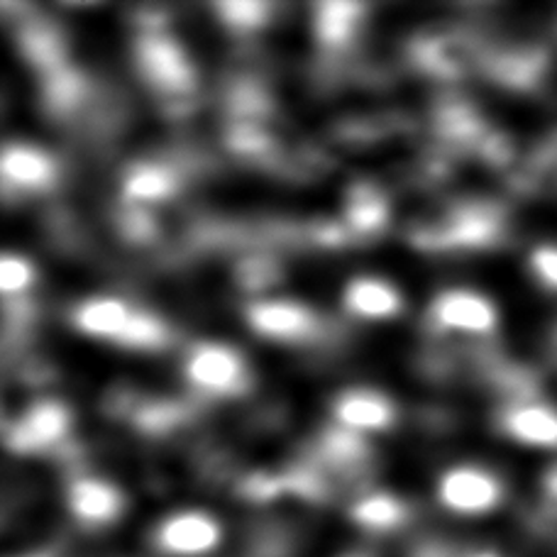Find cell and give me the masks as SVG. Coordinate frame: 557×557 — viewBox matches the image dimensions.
<instances>
[{
	"label": "cell",
	"instance_id": "cell-1",
	"mask_svg": "<svg viewBox=\"0 0 557 557\" xmlns=\"http://www.w3.org/2000/svg\"><path fill=\"white\" fill-rule=\"evenodd\" d=\"M137 69L149 86L162 94H186L196 84V69L184 47L162 33L145 35L135 45Z\"/></svg>",
	"mask_w": 557,
	"mask_h": 557
},
{
	"label": "cell",
	"instance_id": "cell-5",
	"mask_svg": "<svg viewBox=\"0 0 557 557\" xmlns=\"http://www.w3.org/2000/svg\"><path fill=\"white\" fill-rule=\"evenodd\" d=\"M72 428V413L62 401L45 399L17 418L8 431V443L15 453H42L59 445Z\"/></svg>",
	"mask_w": 557,
	"mask_h": 557
},
{
	"label": "cell",
	"instance_id": "cell-8",
	"mask_svg": "<svg viewBox=\"0 0 557 557\" xmlns=\"http://www.w3.org/2000/svg\"><path fill=\"white\" fill-rule=\"evenodd\" d=\"M69 511L86 529H103L121 519L125 499L115 484L101 476H82L69 486Z\"/></svg>",
	"mask_w": 557,
	"mask_h": 557
},
{
	"label": "cell",
	"instance_id": "cell-22",
	"mask_svg": "<svg viewBox=\"0 0 557 557\" xmlns=\"http://www.w3.org/2000/svg\"><path fill=\"white\" fill-rule=\"evenodd\" d=\"M35 282V267L20 255H3L0 262V288L5 296L23 294Z\"/></svg>",
	"mask_w": 557,
	"mask_h": 557
},
{
	"label": "cell",
	"instance_id": "cell-23",
	"mask_svg": "<svg viewBox=\"0 0 557 557\" xmlns=\"http://www.w3.org/2000/svg\"><path fill=\"white\" fill-rule=\"evenodd\" d=\"M531 270L535 278L550 292H557V247L541 245L531 255Z\"/></svg>",
	"mask_w": 557,
	"mask_h": 557
},
{
	"label": "cell",
	"instance_id": "cell-16",
	"mask_svg": "<svg viewBox=\"0 0 557 557\" xmlns=\"http://www.w3.org/2000/svg\"><path fill=\"white\" fill-rule=\"evenodd\" d=\"M409 509L401 499H396L389 492H374L362 496L352 506V521L370 531H394L406 521Z\"/></svg>",
	"mask_w": 557,
	"mask_h": 557
},
{
	"label": "cell",
	"instance_id": "cell-18",
	"mask_svg": "<svg viewBox=\"0 0 557 557\" xmlns=\"http://www.w3.org/2000/svg\"><path fill=\"white\" fill-rule=\"evenodd\" d=\"M496 235H499V221H496V215H492L486 208L472 206L453 218L447 240L455 245L480 247L490 245Z\"/></svg>",
	"mask_w": 557,
	"mask_h": 557
},
{
	"label": "cell",
	"instance_id": "cell-2",
	"mask_svg": "<svg viewBox=\"0 0 557 557\" xmlns=\"http://www.w3.org/2000/svg\"><path fill=\"white\" fill-rule=\"evenodd\" d=\"M184 372L196 389L218 396L240 394L250 384V372H247L243 355L221 343H203L194 347Z\"/></svg>",
	"mask_w": 557,
	"mask_h": 557
},
{
	"label": "cell",
	"instance_id": "cell-13",
	"mask_svg": "<svg viewBox=\"0 0 557 557\" xmlns=\"http://www.w3.org/2000/svg\"><path fill=\"white\" fill-rule=\"evenodd\" d=\"M504 431L531 447H557V411L545 404L511 406L504 416Z\"/></svg>",
	"mask_w": 557,
	"mask_h": 557
},
{
	"label": "cell",
	"instance_id": "cell-9",
	"mask_svg": "<svg viewBox=\"0 0 557 557\" xmlns=\"http://www.w3.org/2000/svg\"><path fill=\"white\" fill-rule=\"evenodd\" d=\"M0 172L8 186L20 191H47L57 182V162L39 147L13 143L5 145Z\"/></svg>",
	"mask_w": 557,
	"mask_h": 557
},
{
	"label": "cell",
	"instance_id": "cell-3",
	"mask_svg": "<svg viewBox=\"0 0 557 557\" xmlns=\"http://www.w3.org/2000/svg\"><path fill=\"white\" fill-rule=\"evenodd\" d=\"M437 499L447 511L460 516L490 513L504 499V486L496 474L474 465H460L447 470L437 482Z\"/></svg>",
	"mask_w": 557,
	"mask_h": 557
},
{
	"label": "cell",
	"instance_id": "cell-28",
	"mask_svg": "<svg viewBox=\"0 0 557 557\" xmlns=\"http://www.w3.org/2000/svg\"><path fill=\"white\" fill-rule=\"evenodd\" d=\"M27 557H42V555H27Z\"/></svg>",
	"mask_w": 557,
	"mask_h": 557
},
{
	"label": "cell",
	"instance_id": "cell-20",
	"mask_svg": "<svg viewBox=\"0 0 557 557\" xmlns=\"http://www.w3.org/2000/svg\"><path fill=\"white\" fill-rule=\"evenodd\" d=\"M169 343L166 325L157 315L147 311H137L131 331L123 337L125 347H137V350H157Z\"/></svg>",
	"mask_w": 557,
	"mask_h": 557
},
{
	"label": "cell",
	"instance_id": "cell-19",
	"mask_svg": "<svg viewBox=\"0 0 557 557\" xmlns=\"http://www.w3.org/2000/svg\"><path fill=\"white\" fill-rule=\"evenodd\" d=\"M270 3H250V0H231V3H218L215 13L223 23L235 33H255L267 25L272 15Z\"/></svg>",
	"mask_w": 557,
	"mask_h": 557
},
{
	"label": "cell",
	"instance_id": "cell-11",
	"mask_svg": "<svg viewBox=\"0 0 557 557\" xmlns=\"http://www.w3.org/2000/svg\"><path fill=\"white\" fill-rule=\"evenodd\" d=\"M337 423L352 433L384 431L394 423V404L389 396L374 389H347L333 404Z\"/></svg>",
	"mask_w": 557,
	"mask_h": 557
},
{
	"label": "cell",
	"instance_id": "cell-17",
	"mask_svg": "<svg viewBox=\"0 0 557 557\" xmlns=\"http://www.w3.org/2000/svg\"><path fill=\"white\" fill-rule=\"evenodd\" d=\"M389 221V201L372 186H357L347 198V223L355 233H376Z\"/></svg>",
	"mask_w": 557,
	"mask_h": 557
},
{
	"label": "cell",
	"instance_id": "cell-10",
	"mask_svg": "<svg viewBox=\"0 0 557 557\" xmlns=\"http://www.w3.org/2000/svg\"><path fill=\"white\" fill-rule=\"evenodd\" d=\"M137 308L127 306L117 296H94L74 311V323L84 335L98 337V341L123 343L131 331Z\"/></svg>",
	"mask_w": 557,
	"mask_h": 557
},
{
	"label": "cell",
	"instance_id": "cell-6",
	"mask_svg": "<svg viewBox=\"0 0 557 557\" xmlns=\"http://www.w3.org/2000/svg\"><path fill=\"white\" fill-rule=\"evenodd\" d=\"M247 323L262 337L282 343L308 341L318 331V318L311 308L298 301H288V298H270V301L250 304L247 306Z\"/></svg>",
	"mask_w": 557,
	"mask_h": 557
},
{
	"label": "cell",
	"instance_id": "cell-29",
	"mask_svg": "<svg viewBox=\"0 0 557 557\" xmlns=\"http://www.w3.org/2000/svg\"><path fill=\"white\" fill-rule=\"evenodd\" d=\"M350 557H360V555H350Z\"/></svg>",
	"mask_w": 557,
	"mask_h": 557
},
{
	"label": "cell",
	"instance_id": "cell-21",
	"mask_svg": "<svg viewBox=\"0 0 557 557\" xmlns=\"http://www.w3.org/2000/svg\"><path fill=\"white\" fill-rule=\"evenodd\" d=\"M323 450L337 465H357L367 457V445L360 433L347 431V428H335L325 435Z\"/></svg>",
	"mask_w": 557,
	"mask_h": 557
},
{
	"label": "cell",
	"instance_id": "cell-14",
	"mask_svg": "<svg viewBox=\"0 0 557 557\" xmlns=\"http://www.w3.org/2000/svg\"><path fill=\"white\" fill-rule=\"evenodd\" d=\"M178 188L174 169L159 162H139L127 169L123 178V196L131 203H159L172 198Z\"/></svg>",
	"mask_w": 557,
	"mask_h": 557
},
{
	"label": "cell",
	"instance_id": "cell-7",
	"mask_svg": "<svg viewBox=\"0 0 557 557\" xmlns=\"http://www.w3.org/2000/svg\"><path fill=\"white\" fill-rule=\"evenodd\" d=\"M431 321L443 331H462L484 335L492 333L499 321L496 306L490 298L470 292V288H450L435 298L431 306Z\"/></svg>",
	"mask_w": 557,
	"mask_h": 557
},
{
	"label": "cell",
	"instance_id": "cell-27",
	"mask_svg": "<svg viewBox=\"0 0 557 557\" xmlns=\"http://www.w3.org/2000/svg\"><path fill=\"white\" fill-rule=\"evenodd\" d=\"M467 557H499L496 553H492V550H476V553H472V555H467Z\"/></svg>",
	"mask_w": 557,
	"mask_h": 557
},
{
	"label": "cell",
	"instance_id": "cell-26",
	"mask_svg": "<svg viewBox=\"0 0 557 557\" xmlns=\"http://www.w3.org/2000/svg\"><path fill=\"white\" fill-rule=\"evenodd\" d=\"M548 490L553 496H557V470L550 472V476H548Z\"/></svg>",
	"mask_w": 557,
	"mask_h": 557
},
{
	"label": "cell",
	"instance_id": "cell-4",
	"mask_svg": "<svg viewBox=\"0 0 557 557\" xmlns=\"http://www.w3.org/2000/svg\"><path fill=\"white\" fill-rule=\"evenodd\" d=\"M223 539L218 519L206 511H176L154 529V545L172 557H201L213 553Z\"/></svg>",
	"mask_w": 557,
	"mask_h": 557
},
{
	"label": "cell",
	"instance_id": "cell-15",
	"mask_svg": "<svg viewBox=\"0 0 557 557\" xmlns=\"http://www.w3.org/2000/svg\"><path fill=\"white\" fill-rule=\"evenodd\" d=\"M364 10L367 8L362 3H343V0H335V3H318L313 8L315 37L331 49L345 47L355 37Z\"/></svg>",
	"mask_w": 557,
	"mask_h": 557
},
{
	"label": "cell",
	"instance_id": "cell-24",
	"mask_svg": "<svg viewBox=\"0 0 557 557\" xmlns=\"http://www.w3.org/2000/svg\"><path fill=\"white\" fill-rule=\"evenodd\" d=\"M27 52L33 54L37 62L52 66L59 62V39L52 29H33V33L27 35Z\"/></svg>",
	"mask_w": 557,
	"mask_h": 557
},
{
	"label": "cell",
	"instance_id": "cell-25",
	"mask_svg": "<svg viewBox=\"0 0 557 557\" xmlns=\"http://www.w3.org/2000/svg\"><path fill=\"white\" fill-rule=\"evenodd\" d=\"M49 96H52V101L59 108L74 106L76 98H78V78L74 74H62L59 78H54L52 91H49Z\"/></svg>",
	"mask_w": 557,
	"mask_h": 557
},
{
	"label": "cell",
	"instance_id": "cell-12",
	"mask_svg": "<svg viewBox=\"0 0 557 557\" xmlns=\"http://www.w3.org/2000/svg\"><path fill=\"white\" fill-rule=\"evenodd\" d=\"M345 308L364 321H386V318L399 315L404 308V298L399 288L384 282L380 276H357L345 288Z\"/></svg>",
	"mask_w": 557,
	"mask_h": 557
}]
</instances>
